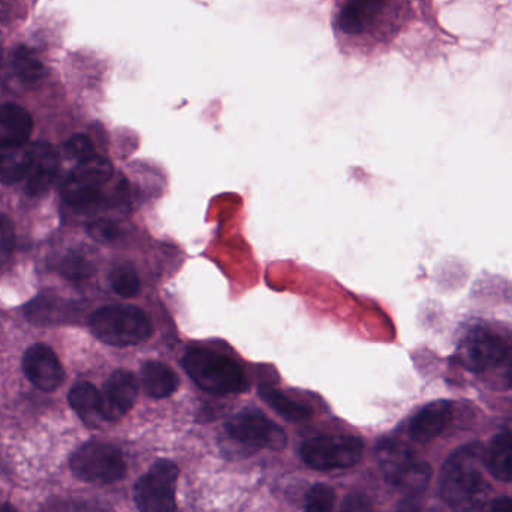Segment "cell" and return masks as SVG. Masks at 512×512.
<instances>
[{"label": "cell", "instance_id": "cell-11", "mask_svg": "<svg viewBox=\"0 0 512 512\" xmlns=\"http://www.w3.org/2000/svg\"><path fill=\"white\" fill-rule=\"evenodd\" d=\"M27 379L42 391H53L63 382V369L50 346L33 345L23 358Z\"/></svg>", "mask_w": 512, "mask_h": 512}, {"label": "cell", "instance_id": "cell-18", "mask_svg": "<svg viewBox=\"0 0 512 512\" xmlns=\"http://www.w3.org/2000/svg\"><path fill=\"white\" fill-rule=\"evenodd\" d=\"M487 471L496 480L512 481V432L495 436L486 453Z\"/></svg>", "mask_w": 512, "mask_h": 512}, {"label": "cell", "instance_id": "cell-27", "mask_svg": "<svg viewBox=\"0 0 512 512\" xmlns=\"http://www.w3.org/2000/svg\"><path fill=\"white\" fill-rule=\"evenodd\" d=\"M336 493L327 484H316L306 496V512H334Z\"/></svg>", "mask_w": 512, "mask_h": 512}, {"label": "cell", "instance_id": "cell-5", "mask_svg": "<svg viewBox=\"0 0 512 512\" xmlns=\"http://www.w3.org/2000/svg\"><path fill=\"white\" fill-rule=\"evenodd\" d=\"M72 474L92 484H113L126 474L123 454L105 442H87L69 460Z\"/></svg>", "mask_w": 512, "mask_h": 512}, {"label": "cell", "instance_id": "cell-30", "mask_svg": "<svg viewBox=\"0 0 512 512\" xmlns=\"http://www.w3.org/2000/svg\"><path fill=\"white\" fill-rule=\"evenodd\" d=\"M15 233L8 216L0 213V267L8 262L14 251Z\"/></svg>", "mask_w": 512, "mask_h": 512}, {"label": "cell", "instance_id": "cell-28", "mask_svg": "<svg viewBox=\"0 0 512 512\" xmlns=\"http://www.w3.org/2000/svg\"><path fill=\"white\" fill-rule=\"evenodd\" d=\"M87 231H89V236L99 243H113L122 236L119 225L110 219H96V221L90 222Z\"/></svg>", "mask_w": 512, "mask_h": 512}, {"label": "cell", "instance_id": "cell-40", "mask_svg": "<svg viewBox=\"0 0 512 512\" xmlns=\"http://www.w3.org/2000/svg\"><path fill=\"white\" fill-rule=\"evenodd\" d=\"M432 512H441V511H438V510H433Z\"/></svg>", "mask_w": 512, "mask_h": 512}, {"label": "cell", "instance_id": "cell-7", "mask_svg": "<svg viewBox=\"0 0 512 512\" xmlns=\"http://www.w3.org/2000/svg\"><path fill=\"white\" fill-rule=\"evenodd\" d=\"M179 468L170 460H158L135 484L134 498L140 512H177L176 484Z\"/></svg>", "mask_w": 512, "mask_h": 512}, {"label": "cell", "instance_id": "cell-10", "mask_svg": "<svg viewBox=\"0 0 512 512\" xmlns=\"http://www.w3.org/2000/svg\"><path fill=\"white\" fill-rule=\"evenodd\" d=\"M138 382L129 370H116L105 382L102 391V415L105 421H117L125 417L137 400Z\"/></svg>", "mask_w": 512, "mask_h": 512}, {"label": "cell", "instance_id": "cell-6", "mask_svg": "<svg viewBox=\"0 0 512 512\" xmlns=\"http://www.w3.org/2000/svg\"><path fill=\"white\" fill-rule=\"evenodd\" d=\"M363 441L354 436H319L301 445V459L316 471L348 469L363 457Z\"/></svg>", "mask_w": 512, "mask_h": 512}, {"label": "cell", "instance_id": "cell-39", "mask_svg": "<svg viewBox=\"0 0 512 512\" xmlns=\"http://www.w3.org/2000/svg\"><path fill=\"white\" fill-rule=\"evenodd\" d=\"M3 48H2V39H0V60H2Z\"/></svg>", "mask_w": 512, "mask_h": 512}, {"label": "cell", "instance_id": "cell-24", "mask_svg": "<svg viewBox=\"0 0 512 512\" xmlns=\"http://www.w3.org/2000/svg\"><path fill=\"white\" fill-rule=\"evenodd\" d=\"M57 270L65 279L71 280V282H83L95 273V267H93L90 259L77 254V252H69V254L63 256L57 264Z\"/></svg>", "mask_w": 512, "mask_h": 512}, {"label": "cell", "instance_id": "cell-26", "mask_svg": "<svg viewBox=\"0 0 512 512\" xmlns=\"http://www.w3.org/2000/svg\"><path fill=\"white\" fill-rule=\"evenodd\" d=\"M110 283L114 292L125 298L135 297L141 289L140 277L135 273L134 268L128 265L113 268L110 273Z\"/></svg>", "mask_w": 512, "mask_h": 512}, {"label": "cell", "instance_id": "cell-14", "mask_svg": "<svg viewBox=\"0 0 512 512\" xmlns=\"http://www.w3.org/2000/svg\"><path fill=\"white\" fill-rule=\"evenodd\" d=\"M57 167H59V161L53 147L36 143L32 167L26 177L27 194L32 197L44 195L56 180Z\"/></svg>", "mask_w": 512, "mask_h": 512}, {"label": "cell", "instance_id": "cell-15", "mask_svg": "<svg viewBox=\"0 0 512 512\" xmlns=\"http://www.w3.org/2000/svg\"><path fill=\"white\" fill-rule=\"evenodd\" d=\"M33 120L20 105H0V149L23 146L32 134Z\"/></svg>", "mask_w": 512, "mask_h": 512}, {"label": "cell", "instance_id": "cell-13", "mask_svg": "<svg viewBox=\"0 0 512 512\" xmlns=\"http://www.w3.org/2000/svg\"><path fill=\"white\" fill-rule=\"evenodd\" d=\"M451 420H453V405L450 402L438 400V402L429 403L412 418L409 435L415 442L426 444L438 438L447 429Z\"/></svg>", "mask_w": 512, "mask_h": 512}, {"label": "cell", "instance_id": "cell-36", "mask_svg": "<svg viewBox=\"0 0 512 512\" xmlns=\"http://www.w3.org/2000/svg\"><path fill=\"white\" fill-rule=\"evenodd\" d=\"M358 2L364 3V5L369 6V8L381 12L382 8H385L391 0H358Z\"/></svg>", "mask_w": 512, "mask_h": 512}, {"label": "cell", "instance_id": "cell-35", "mask_svg": "<svg viewBox=\"0 0 512 512\" xmlns=\"http://www.w3.org/2000/svg\"><path fill=\"white\" fill-rule=\"evenodd\" d=\"M397 512H420V507L415 498H406L397 508Z\"/></svg>", "mask_w": 512, "mask_h": 512}, {"label": "cell", "instance_id": "cell-37", "mask_svg": "<svg viewBox=\"0 0 512 512\" xmlns=\"http://www.w3.org/2000/svg\"><path fill=\"white\" fill-rule=\"evenodd\" d=\"M507 381L512 387V360L507 364Z\"/></svg>", "mask_w": 512, "mask_h": 512}, {"label": "cell", "instance_id": "cell-3", "mask_svg": "<svg viewBox=\"0 0 512 512\" xmlns=\"http://www.w3.org/2000/svg\"><path fill=\"white\" fill-rule=\"evenodd\" d=\"M182 366L192 381L209 393H242L248 388L242 367L225 355L194 349L185 355Z\"/></svg>", "mask_w": 512, "mask_h": 512}, {"label": "cell", "instance_id": "cell-23", "mask_svg": "<svg viewBox=\"0 0 512 512\" xmlns=\"http://www.w3.org/2000/svg\"><path fill=\"white\" fill-rule=\"evenodd\" d=\"M15 74L26 83H36L47 74L44 63L27 47H18L14 53Z\"/></svg>", "mask_w": 512, "mask_h": 512}, {"label": "cell", "instance_id": "cell-22", "mask_svg": "<svg viewBox=\"0 0 512 512\" xmlns=\"http://www.w3.org/2000/svg\"><path fill=\"white\" fill-rule=\"evenodd\" d=\"M68 306L59 298L42 297L33 301L27 307V318L35 324H57L65 321L68 316Z\"/></svg>", "mask_w": 512, "mask_h": 512}, {"label": "cell", "instance_id": "cell-19", "mask_svg": "<svg viewBox=\"0 0 512 512\" xmlns=\"http://www.w3.org/2000/svg\"><path fill=\"white\" fill-rule=\"evenodd\" d=\"M72 409L80 415L81 420L93 426L104 420L102 415V396L89 382H80L69 393Z\"/></svg>", "mask_w": 512, "mask_h": 512}, {"label": "cell", "instance_id": "cell-12", "mask_svg": "<svg viewBox=\"0 0 512 512\" xmlns=\"http://www.w3.org/2000/svg\"><path fill=\"white\" fill-rule=\"evenodd\" d=\"M376 457L385 480L396 487L418 462L414 451L399 439H384L379 442Z\"/></svg>", "mask_w": 512, "mask_h": 512}, {"label": "cell", "instance_id": "cell-34", "mask_svg": "<svg viewBox=\"0 0 512 512\" xmlns=\"http://www.w3.org/2000/svg\"><path fill=\"white\" fill-rule=\"evenodd\" d=\"M15 6L14 3L9 2V0H0V20L6 21L9 18H12L14 15Z\"/></svg>", "mask_w": 512, "mask_h": 512}, {"label": "cell", "instance_id": "cell-2", "mask_svg": "<svg viewBox=\"0 0 512 512\" xmlns=\"http://www.w3.org/2000/svg\"><path fill=\"white\" fill-rule=\"evenodd\" d=\"M92 333L107 345L125 348L152 337L153 325L146 312L135 306H107L90 318Z\"/></svg>", "mask_w": 512, "mask_h": 512}, {"label": "cell", "instance_id": "cell-20", "mask_svg": "<svg viewBox=\"0 0 512 512\" xmlns=\"http://www.w3.org/2000/svg\"><path fill=\"white\" fill-rule=\"evenodd\" d=\"M378 15V11L369 8L364 3L358 2V0H349L340 9L337 24L346 35H361L378 20Z\"/></svg>", "mask_w": 512, "mask_h": 512}, {"label": "cell", "instance_id": "cell-29", "mask_svg": "<svg viewBox=\"0 0 512 512\" xmlns=\"http://www.w3.org/2000/svg\"><path fill=\"white\" fill-rule=\"evenodd\" d=\"M65 153L69 159L80 162L95 156V149H93L92 141L84 135H75L71 140L66 143Z\"/></svg>", "mask_w": 512, "mask_h": 512}, {"label": "cell", "instance_id": "cell-21", "mask_svg": "<svg viewBox=\"0 0 512 512\" xmlns=\"http://www.w3.org/2000/svg\"><path fill=\"white\" fill-rule=\"evenodd\" d=\"M259 396L277 414L282 415L285 420L304 421L312 415V411L307 406L294 402V400L289 399L285 394L280 393L279 390L270 387V385H262L259 388Z\"/></svg>", "mask_w": 512, "mask_h": 512}, {"label": "cell", "instance_id": "cell-33", "mask_svg": "<svg viewBox=\"0 0 512 512\" xmlns=\"http://www.w3.org/2000/svg\"><path fill=\"white\" fill-rule=\"evenodd\" d=\"M489 512H512V499L498 498L492 502Z\"/></svg>", "mask_w": 512, "mask_h": 512}, {"label": "cell", "instance_id": "cell-1", "mask_svg": "<svg viewBox=\"0 0 512 512\" xmlns=\"http://www.w3.org/2000/svg\"><path fill=\"white\" fill-rule=\"evenodd\" d=\"M486 451L478 442L465 445L451 454L442 466L441 498L454 510L489 512L490 486L484 480Z\"/></svg>", "mask_w": 512, "mask_h": 512}, {"label": "cell", "instance_id": "cell-8", "mask_svg": "<svg viewBox=\"0 0 512 512\" xmlns=\"http://www.w3.org/2000/svg\"><path fill=\"white\" fill-rule=\"evenodd\" d=\"M113 176V165L104 156L80 162L66 180L63 195L75 209H90L102 200V188Z\"/></svg>", "mask_w": 512, "mask_h": 512}, {"label": "cell", "instance_id": "cell-31", "mask_svg": "<svg viewBox=\"0 0 512 512\" xmlns=\"http://www.w3.org/2000/svg\"><path fill=\"white\" fill-rule=\"evenodd\" d=\"M339 512H372V507H370V502L367 501L366 496L352 493V495L346 496Z\"/></svg>", "mask_w": 512, "mask_h": 512}, {"label": "cell", "instance_id": "cell-4", "mask_svg": "<svg viewBox=\"0 0 512 512\" xmlns=\"http://www.w3.org/2000/svg\"><path fill=\"white\" fill-rule=\"evenodd\" d=\"M459 358L472 372L507 366L512 360V333L505 328H472L460 343Z\"/></svg>", "mask_w": 512, "mask_h": 512}, {"label": "cell", "instance_id": "cell-9", "mask_svg": "<svg viewBox=\"0 0 512 512\" xmlns=\"http://www.w3.org/2000/svg\"><path fill=\"white\" fill-rule=\"evenodd\" d=\"M225 430L234 441L248 447L279 451L286 445V435L273 421L259 411H242L225 424Z\"/></svg>", "mask_w": 512, "mask_h": 512}, {"label": "cell", "instance_id": "cell-17", "mask_svg": "<svg viewBox=\"0 0 512 512\" xmlns=\"http://www.w3.org/2000/svg\"><path fill=\"white\" fill-rule=\"evenodd\" d=\"M144 390L155 399L173 396L179 388V376L161 361H149L141 369Z\"/></svg>", "mask_w": 512, "mask_h": 512}, {"label": "cell", "instance_id": "cell-16", "mask_svg": "<svg viewBox=\"0 0 512 512\" xmlns=\"http://www.w3.org/2000/svg\"><path fill=\"white\" fill-rule=\"evenodd\" d=\"M35 156V144L0 149V182L14 185L26 179Z\"/></svg>", "mask_w": 512, "mask_h": 512}, {"label": "cell", "instance_id": "cell-25", "mask_svg": "<svg viewBox=\"0 0 512 512\" xmlns=\"http://www.w3.org/2000/svg\"><path fill=\"white\" fill-rule=\"evenodd\" d=\"M430 478H432V468L429 463L418 460L397 487L405 493L406 498H417L429 486Z\"/></svg>", "mask_w": 512, "mask_h": 512}, {"label": "cell", "instance_id": "cell-32", "mask_svg": "<svg viewBox=\"0 0 512 512\" xmlns=\"http://www.w3.org/2000/svg\"><path fill=\"white\" fill-rule=\"evenodd\" d=\"M74 512H114V510L105 502L87 501L77 505Z\"/></svg>", "mask_w": 512, "mask_h": 512}, {"label": "cell", "instance_id": "cell-38", "mask_svg": "<svg viewBox=\"0 0 512 512\" xmlns=\"http://www.w3.org/2000/svg\"><path fill=\"white\" fill-rule=\"evenodd\" d=\"M0 512H17V510L12 505L2 504L0 505Z\"/></svg>", "mask_w": 512, "mask_h": 512}]
</instances>
